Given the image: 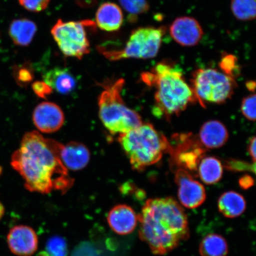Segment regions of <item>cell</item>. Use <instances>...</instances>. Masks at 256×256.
<instances>
[{"label": "cell", "mask_w": 256, "mask_h": 256, "mask_svg": "<svg viewBox=\"0 0 256 256\" xmlns=\"http://www.w3.org/2000/svg\"><path fill=\"white\" fill-rule=\"evenodd\" d=\"M60 145L37 131L25 134L10 164L24 178L28 190L43 194L53 190L66 193L72 188L74 179L60 158Z\"/></svg>", "instance_id": "1"}, {"label": "cell", "mask_w": 256, "mask_h": 256, "mask_svg": "<svg viewBox=\"0 0 256 256\" xmlns=\"http://www.w3.org/2000/svg\"><path fill=\"white\" fill-rule=\"evenodd\" d=\"M138 222L140 238L156 255L168 254L190 238L186 214L172 197L147 200Z\"/></svg>", "instance_id": "2"}, {"label": "cell", "mask_w": 256, "mask_h": 256, "mask_svg": "<svg viewBox=\"0 0 256 256\" xmlns=\"http://www.w3.org/2000/svg\"><path fill=\"white\" fill-rule=\"evenodd\" d=\"M142 79L156 88L153 112L156 116L170 118L178 115L197 100L180 69L171 62L158 63L151 71L143 72Z\"/></svg>", "instance_id": "3"}, {"label": "cell", "mask_w": 256, "mask_h": 256, "mask_svg": "<svg viewBox=\"0 0 256 256\" xmlns=\"http://www.w3.org/2000/svg\"><path fill=\"white\" fill-rule=\"evenodd\" d=\"M119 142L132 168L138 172L156 164L170 149L166 137L150 124L120 134Z\"/></svg>", "instance_id": "4"}, {"label": "cell", "mask_w": 256, "mask_h": 256, "mask_svg": "<svg viewBox=\"0 0 256 256\" xmlns=\"http://www.w3.org/2000/svg\"><path fill=\"white\" fill-rule=\"evenodd\" d=\"M124 83L122 78L106 81L98 98L99 116L112 134L126 133L142 124L139 114L127 107L122 98Z\"/></svg>", "instance_id": "5"}, {"label": "cell", "mask_w": 256, "mask_h": 256, "mask_svg": "<svg viewBox=\"0 0 256 256\" xmlns=\"http://www.w3.org/2000/svg\"><path fill=\"white\" fill-rule=\"evenodd\" d=\"M165 32L164 27L138 28L132 32L122 49L110 50L100 46L98 50L111 62L129 58H153L159 52Z\"/></svg>", "instance_id": "6"}, {"label": "cell", "mask_w": 256, "mask_h": 256, "mask_svg": "<svg viewBox=\"0 0 256 256\" xmlns=\"http://www.w3.org/2000/svg\"><path fill=\"white\" fill-rule=\"evenodd\" d=\"M191 83L195 97L204 107L207 103H225L232 98L236 86L231 76L214 68L196 70Z\"/></svg>", "instance_id": "7"}, {"label": "cell", "mask_w": 256, "mask_h": 256, "mask_svg": "<svg viewBox=\"0 0 256 256\" xmlns=\"http://www.w3.org/2000/svg\"><path fill=\"white\" fill-rule=\"evenodd\" d=\"M94 26L90 20L65 22L60 19L51 34L64 55L81 60L90 50L87 28Z\"/></svg>", "instance_id": "8"}, {"label": "cell", "mask_w": 256, "mask_h": 256, "mask_svg": "<svg viewBox=\"0 0 256 256\" xmlns=\"http://www.w3.org/2000/svg\"><path fill=\"white\" fill-rule=\"evenodd\" d=\"M170 144L172 162L177 168H183L187 171L196 172L200 160L202 159L206 148L202 145L199 139L191 134L175 135Z\"/></svg>", "instance_id": "9"}, {"label": "cell", "mask_w": 256, "mask_h": 256, "mask_svg": "<svg viewBox=\"0 0 256 256\" xmlns=\"http://www.w3.org/2000/svg\"><path fill=\"white\" fill-rule=\"evenodd\" d=\"M175 182L178 186V198L182 206L188 209H195L206 200L204 186L194 180L190 172L183 168H177Z\"/></svg>", "instance_id": "10"}, {"label": "cell", "mask_w": 256, "mask_h": 256, "mask_svg": "<svg viewBox=\"0 0 256 256\" xmlns=\"http://www.w3.org/2000/svg\"><path fill=\"white\" fill-rule=\"evenodd\" d=\"M176 42L186 47L196 46L202 39L203 28L196 19L188 16L176 18L169 28Z\"/></svg>", "instance_id": "11"}, {"label": "cell", "mask_w": 256, "mask_h": 256, "mask_svg": "<svg viewBox=\"0 0 256 256\" xmlns=\"http://www.w3.org/2000/svg\"><path fill=\"white\" fill-rule=\"evenodd\" d=\"M8 242L12 254L18 256H30L36 252L38 238L36 232L26 226H17L10 230Z\"/></svg>", "instance_id": "12"}, {"label": "cell", "mask_w": 256, "mask_h": 256, "mask_svg": "<svg viewBox=\"0 0 256 256\" xmlns=\"http://www.w3.org/2000/svg\"><path fill=\"white\" fill-rule=\"evenodd\" d=\"M33 120L34 126L41 132L52 133L62 126L65 117L59 106L52 102H44L35 108Z\"/></svg>", "instance_id": "13"}, {"label": "cell", "mask_w": 256, "mask_h": 256, "mask_svg": "<svg viewBox=\"0 0 256 256\" xmlns=\"http://www.w3.org/2000/svg\"><path fill=\"white\" fill-rule=\"evenodd\" d=\"M107 220L114 232L120 235H126L136 229L138 216L132 208L122 204L112 208L108 214Z\"/></svg>", "instance_id": "14"}, {"label": "cell", "mask_w": 256, "mask_h": 256, "mask_svg": "<svg viewBox=\"0 0 256 256\" xmlns=\"http://www.w3.org/2000/svg\"><path fill=\"white\" fill-rule=\"evenodd\" d=\"M60 161L67 169L80 170L87 166L90 158V153L84 144L72 142L66 146L60 145L59 150Z\"/></svg>", "instance_id": "15"}, {"label": "cell", "mask_w": 256, "mask_h": 256, "mask_svg": "<svg viewBox=\"0 0 256 256\" xmlns=\"http://www.w3.org/2000/svg\"><path fill=\"white\" fill-rule=\"evenodd\" d=\"M228 139V130L225 126L218 120L208 121L200 128L199 140L206 148H220Z\"/></svg>", "instance_id": "16"}, {"label": "cell", "mask_w": 256, "mask_h": 256, "mask_svg": "<svg viewBox=\"0 0 256 256\" xmlns=\"http://www.w3.org/2000/svg\"><path fill=\"white\" fill-rule=\"evenodd\" d=\"M96 20L98 26L102 30L116 31L123 24V12L119 6L114 3L104 2L96 12Z\"/></svg>", "instance_id": "17"}, {"label": "cell", "mask_w": 256, "mask_h": 256, "mask_svg": "<svg viewBox=\"0 0 256 256\" xmlns=\"http://www.w3.org/2000/svg\"><path fill=\"white\" fill-rule=\"evenodd\" d=\"M44 82L52 90L62 94H68L74 90L76 79L66 68L56 67L44 74Z\"/></svg>", "instance_id": "18"}, {"label": "cell", "mask_w": 256, "mask_h": 256, "mask_svg": "<svg viewBox=\"0 0 256 256\" xmlns=\"http://www.w3.org/2000/svg\"><path fill=\"white\" fill-rule=\"evenodd\" d=\"M37 30L36 24L30 19H16L10 26L9 35L14 44L27 46L33 40Z\"/></svg>", "instance_id": "19"}, {"label": "cell", "mask_w": 256, "mask_h": 256, "mask_svg": "<svg viewBox=\"0 0 256 256\" xmlns=\"http://www.w3.org/2000/svg\"><path fill=\"white\" fill-rule=\"evenodd\" d=\"M218 207L222 215L229 218L241 216L246 209V202L241 194L234 191L224 193L218 201Z\"/></svg>", "instance_id": "20"}, {"label": "cell", "mask_w": 256, "mask_h": 256, "mask_svg": "<svg viewBox=\"0 0 256 256\" xmlns=\"http://www.w3.org/2000/svg\"><path fill=\"white\" fill-rule=\"evenodd\" d=\"M200 180L208 185L218 183L222 177V162L214 156H206L200 160L198 170Z\"/></svg>", "instance_id": "21"}, {"label": "cell", "mask_w": 256, "mask_h": 256, "mask_svg": "<svg viewBox=\"0 0 256 256\" xmlns=\"http://www.w3.org/2000/svg\"><path fill=\"white\" fill-rule=\"evenodd\" d=\"M201 256H226L228 244L225 238L216 234H210L202 240L200 246Z\"/></svg>", "instance_id": "22"}, {"label": "cell", "mask_w": 256, "mask_h": 256, "mask_svg": "<svg viewBox=\"0 0 256 256\" xmlns=\"http://www.w3.org/2000/svg\"><path fill=\"white\" fill-rule=\"evenodd\" d=\"M231 10L233 15L239 20H254L256 14V0H232Z\"/></svg>", "instance_id": "23"}, {"label": "cell", "mask_w": 256, "mask_h": 256, "mask_svg": "<svg viewBox=\"0 0 256 256\" xmlns=\"http://www.w3.org/2000/svg\"><path fill=\"white\" fill-rule=\"evenodd\" d=\"M122 7L129 16L131 22L136 20L138 16L146 14L149 11L150 4L147 0H119Z\"/></svg>", "instance_id": "24"}, {"label": "cell", "mask_w": 256, "mask_h": 256, "mask_svg": "<svg viewBox=\"0 0 256 256\" xmlns=\"http://www.w3.org/2000/svg\"><path fill=\"white\" fill-rule=\"evenodd\" d=\"M68 246L66 240L62 236H54L48 239L46 250L40 256H68Z\"/></svg>", "instance_id": "25"}, {"label": "cell", "mask_w": 256, "mask_h": 256, "mask_svg": "<svg viewBox=\"0 0 256 256\" xmlns=\"http://www.w3.org/2000/svg\"><path fill=\"white\" fill-rule=\"evenodd\" d=\"M219 66L224 73L233 78L240 72L238 58L231 54H224Z\"/></svg>", "instance_id": "26"}, {"label": "cell", "mask_w": 256, "mask_h": 256, "mask_svg": "<svg viewBox=\"0 0 256 256\" xmlns=\"http://www.w3.org/2000/svg\"><path fill=\"white\" fill-rule=\"evenodd\" d=\"M256 95L254 94L245 98L242 102V113L250 120H256Z\"/></svg>", "instance_id": "27"}, {"label": "cell", "mask_w": 256, "mask_h": 256, "mask_svg": "<svg viewBox=\"0 0 256 256\" xmlns=\"http://www.w3.org/2000/svg\"><path fill=\"white\" fill-rule=\"evenodd\" d=\"M72 256H100L98 250L90 242H82L74 250Z\"/></svg>", "instance_id": "28"}, {"label": "cell", "mask_w": 256, "mask_h": 256, "mask_svg": "<svg viewBox=\"0 0 256 256\" xmlns=\"http://www.w3.org/2000/svg\"><path fill=\"white\" fill-rule=\"evenodd\" d=\"M18 2L28 11L40 12L47 8L50 0H18Z\"/></svg>", "instance_id": "29"}, {"label": "cell", "mask_w": 256, "mask_h": 256, "mask_svg": "<svg viewBox=\"0 0 256 256\" xmlns=\"http://www.w3.org/2000/svg\"><path fill=\"white\" fill-rule=\"evenodd\" d=\"M14 72L15 78L20 85L27 84L34 79V72L28 66L18 67Z\"/></svg>", "instance_id": "30"}, {"label": "cell", "mask_w": 256, "mask_h": 256, "mask_svg": "<svg viewBox=\"0 0 256 256\" xmlns=\"http://www.w3.org/2000/svg\"><path fill=\"white\" fill-rule=\"evenodd\" d=\"M226 168L232 171L243 172L250 171L254 172L256 171V164H249L244 162L238 161V160H231L226 162Z\"/></svg>", "instance_id": "31"}, {"label": "cell", "mask_w": 256, "mask_h": 256, "mask_svg": "<svg viewBox=\"0 0 256 256\" xmlns=\"http://www.w3.org/2000/svg\"><path fill=\"white\" fill-rule=\"evenodd\" d=\"M32 88L35 94L43 98H46L48 96L52 94L53 90L46 83L40 81L35 82L32 84Z\"/></svg>", "instance_id": "32"}, {"label": "cell", "mask_w": 256, "mask_h": 256, "mask_svg": "<svg viewBox=\"0 0 256 256\" xmlns=\"http://www.w3.org/2000/svg\"><path fill=\"white\" fill-rule=\"evenodd\" d=\"M254 184V179L252 176L245 175L242 176L239 180V184L243 190H247Z\"/></svg>", "instance_id": "33"}, {"label": "cell", "mask_w": 256, "mask_h": 256, "mask_svg": "<svg viewBox=\"0 0 256 256\" xmlns=\"http://www.w3.org/2000/svg\"><path fill=\"white\" fill-rule=\"evenodd\" d=\"M256 137H252L250 140L248 151L250 155L251 156L254 162H256Z\"/></svg>", "instance_id": "34"}, {"label": "cell", "mask_w": 256, "mask_h": 256, "mask_svg": "<svg viewBox=\"0 0 256 256\" xmlns=\"http://www.w3.org/2000/svg\"><path fill=\"white\" fill-rule=\"evenodd\" d=\"M81 6H91L92 4H94V0H78Z\"/></svg>", "instance_id": "35"}, {"label": "cell", "mask_w": 256, "mask_h": 256, "mask_svg": "<svg viewBox=\"0 0 256 256\" xmlns=\"http://www.w3.org/2000/svg\"><path fill=\"white\" fill-rule=\"evenodd\" d=\"M246 86L250 91L254 92L256 88V82L252 81L248 82L246 83Z\"/></svg>", "instance_id": "36"}, {"label": "cell", "mask_w": 256, "mask_h": 256, "mask_svg": "<svg viewBox=\"0 0 256 256\" xmlns=\"http://www.w3.org/2000/svg\"><path fill=\"white\" fill-rule=\"evenodd\" d=\"M5 214V208L3 204L0 202V220L2 218Z\"/></svg>", "instance_id": "37"}]
</instances>
